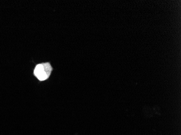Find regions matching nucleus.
<instances>
[{"label":"nucleus","mask_w":181,"mask_h":135,"mask_svg":"<svg viewBox=\"0 0 181 135\" xmlns=\"http://www.w3.org/2000/svg\"><path fill=\"white\" fill-rule=\"evenodd\" d=\"M52 71V67L50 63H45L38 64L34 70V74L39 81H43L47 79Z\"/></svg>","instance_id":"obj_1"}]
</instances>
